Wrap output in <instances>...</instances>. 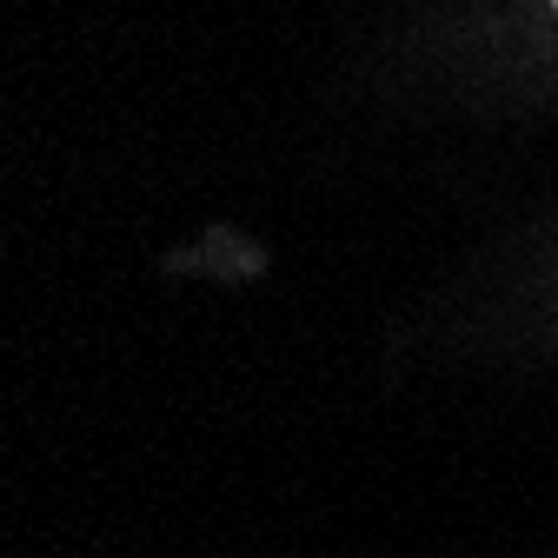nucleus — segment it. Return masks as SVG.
Returning <instances> with one entry per match:
<instances>
[{
  "mask_svg": "<svg viewBox=\"0 0 558 558\" xmlns=\"http://www.w3.org/2000/svg\"><path fill=\"white\" fill-rule=\"evenodd\" d=\"M551 8H558V0H551Z\"/></svg>",
  "mask_w": 558,
  "mask_h": 558,
  "instance_id": "1",
  "label": "nucleus"
}]
</instances>
